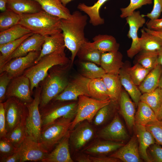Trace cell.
<instances>
[{
    "label": "cell",
    "mask_w": 162,
    "mask_h": 162,
    "mask_svg": "<svg viewBox=\"0 0 162 162\" xmlns=\"http://www.w3.org/2000/svg\"><path fill=\"white\" fill-rule=\"evenodd\" d=\"M109 92L110 99L117 101L122 91V85L119 75L106 74L102 77Z\"/></svg>",
    "instance_id": "obj_33"
},
{
    "label": "cell",
    "mask_w": 162,
    "mask_h": 162,
    "mask_svg": "<svg viewBox=\"0 0 162 162\" xmlns=\"http://www.w3.org/2000/svg\"><path fill=\"white\" fill-rule=\"evenodd\" d=\"M34 33L31 32L23 37L7 43L0 45V67L3 64L7 58L26 38Z\"/></svg>",
    "instance_id": "obj_41"
},
{
    "label": "cell",
    "mask_w": 162,
    "mask_h": 162,
    "mask_svg": "<svg viewBox=\"0 0 162 162\" xmlns=\"http://www.w3.org/2000/svg\"><path fill=\"white\" fill-rule=\"evenodd\" d=\"M162 74V67L158 64L150 71L138 86L141 92H150L157 88Z\"/></svg>",
    "instance_id": "obj_29"
},
{
    "label": "cell",
    "mask_w": 162,
    "mask_h": 162,
    "mask_svg": "<svg viewBox=\"0 0 162 162\" xmlns=\"http://www.w3.org/2000/svg\"><path fill=\"white\" fill-rule=\"evenodd\" d=\"M12 80L7 89L6 98L14 97L26 104L32 102L33 98L28 78L23 74Z\"/></svg>",
    "instance_id": "obj_13"
},
{
    "label": "cell",
    "mask_w": 162,
    "mask_h": 162,
    "mask_svg": "<svg viewBox=\"0 0 162 162\" xmlns=\"http://www.w3.org/2000/svg\"><path fill=\"white\" fill-rule=\"evenodd\" d=\"M61 102L59 104H48L40 109L42 129L61 117L74 119L77 112V102L61 103Z\"/></svg>",
    "instance_id": "obj_8"
},
{
    "label": "cell",
    "mask_w": 162,
    "mask_h": 162,
    "mask_svg": "<svg viewBox=\"0 0 162 162\" xmlns=\"http://www.w3.org/2000/svg\"><path fill=\"white\" fill-rule=\"evenodd\" d=\"M93 42H86L89 46L97 49L102 52H116L118 51L119 44L112 36L99 34L93 38Z\"/></svg>",
    "instance_id": "obj_24"
},
{
    "label": "cell",
    "mask_w": 162,
    "mask_h": 162,
    "mask_svg": "<svg viewBox=\"0 0 162 162\" xmlns=\"http://www.w3.org/2000/svg\"><path fill=\"white\" fill-rule=\"evenodd\" d=\"M97 137L104 140L116 142H123L129 138L125 128L118 114L112 121L98 133Z\"/></svg>",
    "instance_id": "obj_15"
},
{
    "label": "cell",
    "mask_w": 162,
    "mask_h": 162,
    "mask_svg": "<svg viewBox=\"0 0 162 162\" xmlns=\"http://www.w3.org/2000/svg\"><path fill=\"white\" fill-rule=\"evenodd\" d=\"M18 151L21 156L20 162L42 161L49 153L41 142L34 140L28 136L18 148Z\"/></svg>",
    "instance_id": "obj_11"
},
{
    "label": "cell",
    "mask_w": 162,
    "mask_h": 162,
    "mask_svg": "<svg viewBox=\"0 0 162 162\" xmlns=\"http://www.w3.org/2000/svg\"><path fill=\"white\" fill-rule=\"evenodd\" d=\"M94 133L93 128L87 121L80 123L70 130L69 142L72 148L76 150L80 149L92 140Z\"/></svg>",
    "instance_id": "obj_16"
},
{
    "label": "cell",
    "mask_w": 162,
    "mask_h": 162,
    "mask_svg": "<svg viewBox=\"0 0 162 162\" xmlns=\"http://www.w3.org/2000/svg\"><path fill=\"white\" fill-rule=\"evenodd\" d=\"M20 16L9 9L0 14V32L7 30L19 24Z\"/></svg>",
    "instance_id": "obj_43"
},
{
    "label": "cell",
    "mask_w": 162,
    "mask_h": 162,
    "mask_svg": "<svg viewBox=\"0 0 162 162\" xmlns=\"http://www.w3.org/2000/svg\"><path fill=\"white\" fill-rule=\"evenodd\" d=\"M18 150L5 138L0 139V158L6 157L17 152Z\"/></svg>",
    "instance_id": "obj_48"
},
{
    "label": "cell",
    "mask_w": 162,
    "mask_h": 162,
    "mask_svg": "<svg viewBox=\"0 0 162 162\" xmlns=\"http://www.w3.org/2000/svg\"><path fill=\"white\" fill-rule=\"evenodd\" d=\"M27 113V109H25L21 121L10 131L7 133L5 138L14 146L19 148L27 136L26 122Z\"/></svg>",
    "instance_id": "obj_28"
},
{
    "label": "cell",
    "mask_w": 162,
    "mask_h": 162,
    "mask_svg": "<svg viewBox=\"0 0 162 162\" xmlns=\"http://www.w3.org/2000/svg\"><path fill=\"white\" fill-rule=\"evenodd\" d=\"M117 101L111 100L110 104L98 111L94 117V123L95 125L104 124L112 116L117 109Z\"/></svg>",
    "instance_id": "obj_39"
},
{
    "label": "cell",
    "mask_w": 162,
    "mask_h": 162,
    "mask_svg": "<svg viewBox=\"0 0 162 162\" xmlns=\"http://www.w3.org/2000/svg\"><path fill=\"white\" fill-rule=\"evenodd\" d=\"M162 12V0H154V5L151 12L144 16L149 18L151 20L159 18Z\"/></svg>",
    "instance_id": "obj_50"
},
{
    "label": "cell",
    "mask_w": 162,
    "mask_h": 162,
    "mask_svg": "<svg viewBox=\"0 0 162 162\" xmlns=\"http://www.w3.org/2000/svg\"><path fill=\"white\" fill-rule=\"evenodd\" d=\"M12 80L6 72L0 73V102L2 103L6 98V94L8 85Z\"/></svg>",
    "instance_id": "obj_49"
},
{
    "label": "cell",
    "mask_w": 162,
    "mask_h": 162,
    "mask_svg": "<svg viewBox=\"0 0 162 162\" xmlns=\"http://www.w3.org/2000/svg\"><path fill=\"white\" fill-rule=\"evenodd\" d=\"M44 37V42L39 55L34 64L37 63L44 56L55 51L65 49L66 47L62 32Z\"/></svg>",
    "instance_id": "obj_21"
},
{
    "label": "cell",
    "mask_w": 162,
    "mask_h": 162,
    "mask_svg": "<svg viewBox=\"0 0 162 162\" xmlns=\"http://www.w3.org/2000/svg\"><path fill=\"white\" fill-rule=\"evenodd\" d=\"M158 87L159 88L162 90V74L160 78Z\"/></svg>",
    "instance_id": "obj_61"
},
{
    "label": "cell",
    "mask_w": 162,
    "mask_h": 162,
    "mask_svg": "<svg viewBox=\"0 0 162 162\" xmlns=\"http://www.w3.org/2000/svg\"><path fill=\"white\" fill-rule=\"evenodd\" d=\"M92 162H118L121 161L118 159L106 156L94 157L90 156Z\"/></svg>",
    "instance_id": "obj_53"
},
{
    "label": "cell",
    "mask_w": 162,
    "mask_h": 162,
    "mask_svg": "<svg viewBox=\"0 0 162 162\" xmlns=\"http://www.w3.org/2000/svg\"><path fill=\"white\" fill-rule=\"evenodd\" d=\"M146 28L154 30H162V18L150 20L146 24Z\"/></svg>",
    "instance_id": "obj_52"
},
{
    "label": "cell",
    "mask_w": 162,
    "mask_h": 162,
    "mask_svg": "<svg viewBox=\"0 0 162 162\" xmlns=\"http://www.w3.org/2000/svg\"><path fill=\"white\" fill-rule=\"evenodd\" d=\"M44 38V36L38 34H33L30 36L10 54L2 65L12 59L25 56L30 52L40 51Z\"/></svg>",
    "instance_id": "obj_17"
},
{
    "label": "cell",
    "mask_w": 162,
    "mask_h": 162,
    "mask_svg": "<svg viewBox=\"0 0 162 162\" xmlns=\"http://www.w3.org/2000/svg\"><path fill=\"white\" fill-rule=\"evenodd\" d=\"M135 116V124L145 125L148 123L157 119L156 116L151 107L146 104L140 101Z\"/></svg>",
    "instance_id": "obj_36"
},
{
    "label": "cell",
    "mask_w": 162,
    "mask_h": 162,
    "mask_svg": "<svg viewBox=\"0 0 162 162\" xmlns=\"http://www.w3.org/2000/svg\"><path fill=\"white\" fill-rule=\"evenodd\" d=\"M78 100L76 113L71 122L70 130L85 120L91 122L98 111L111 101L110 98L100 100L84 95L80 96Z\"/></svg>",
    "instance_id": "obj_5"
},
{
    "label": "cell",
    "mask_w": 162,
    "mask_h": 162,
    "mask_svg": "<svg viewBox=\"0 0 162 162\" xmlns=\"http://www.w3.org/2000/svg\"><path fill=\"white\" fill-rule=\"evenodd\" d=\"M8 0H0V10L2 12L7 10V4Z\"/></svg>",
    "instance_id": "obj_57"
},
{
    "label": "cell",
    "mask_w": 162,
    "mask_h": 162,
    "mask_svg": "<svg viewBox=\"0 0 162 162\" xmlns=\"http://www.w3.org/2000/svg\"><path fill=\"white\" fill-rule=\"evenodd\" d=\"M88 16L80 11H74L70 18L61 19L60 28L65 45L71 53V62L73 63L77 52L82 45L87 41L84 29L87 24Z\"/></svg>",
    "instance_id": "obj_1"
},
{
    "label": "cell",
    "mask_w": 162,
    "mask_h": 162,
    "mask_svg": "<svg viewBox=\"0 0 162 162\" xmlns=\"http://www.w3.org/2000/svg\"><path fill=\"white\" fill-rule=\"evenodd\" d=\"M44 80L40 94V109L46 106L61 93L69 82L64 71L61 69L51 71Z\"/></svg>",
    "instance_id": "obj_4"
},
{
    "label": "cell",
    "mask_w": 162,
    "mask_h": 162,
    "mask_svg": "<svg viewBox=\"0 0 162 162\" xmlns=\"http://www.w3.org/2000/svg\"><path fill=\"white\" fill-rule=\"evenodd\" d=\"M32 32L29 29L17 24L5 31L0 32V45L19 39Z\"/></svg>",
    "instance_id": "obj_35"
},
{
    "label": "cell",
    "mask_w": 162,
    "mask_h": 162,
    "mask_svg": "<svg viewBox=\"0 0 162 162\" xmlns=\"http://www.w3.org/2000/svg\"><path fill=\"white\" fill-rule=\"evenodd\" d=\"M126 20L129 26L127 36L132 39L131 46L127 53L128 56L131 58L141 51L138 31L146 23V20L144 16L140 14V12L137 11H134L131 15L126 17Z\"/></svg>",
    "instance_id": "obj_12"
},
{
    "label": "cell",
    "mask_w": 162,
    "mask_h": 162,
    "mask_svg": "<svg viewBox=\"0 0 162 162\" xmlns=\"http://www.w3.org/2000/svg\"><path fill=\"white\" fill-rule=\"evenodd\" d=\"M158 62L162 67V48L158 52Z\"/></svg>",
    "instance_id": "obj_59"
},
{
    "label": "cell",
    "mask_w": 162,
    "mask_h": 162,
    "mask_svg": "<svg viewBox=\"0 0 162 162\" xmlns=\"http://www.w3.org/2000/svg\"><path fill=\"white\" fill-rule=\"evenodd\" d=\"M143 28L146 32L162 39V30H154L145 27Z\"/></svg>",
    "instance_id": "obj_55"
},
{
    "label": "cell",
    "mask_w": 162,
    "mask_h": 162,
    "mask_svg": "<svg viewBox=\"0 0 162 162\" xmlns=\"http://www.w3.org/2000/svg\"><path fill=\"white\" fill-rule=\"evenodd\" d=\"M118 75L122 86L137 106L140 101L141 92L131 79L126 68L123 67L121 68Z\"/></svg>",
    "instance_id": "obj_31"
},
{
    "label": "cell",
    "mask_w": 162,
    "mask_h": 162,
    "mask_svg": "<svg viewBox=\"0 0 162 162\" xmlns=\"http://www.w3.org/2000/svg\"><path fill=\"white\" fill-rule=\"evenodd\" d=\"M90 79L79 75L69 82L64 90L53 99L55 101L76 100L82 95L89 97L88 85Z\"/></svg>",
    "instance_id": "obj_9"
},
{
    "label": "cell",
    "mask_w": 162,
    "mask_h": 162,
    "mask_svg": "<svg viewBox=\"0 0 162 162\" xmlns=\"http://www.w3.org/2000/svg\"><path fill=\"white\" fill-rule=\"evenodd\" d=\"M64 50L56 51L44 56L37 63L25 70L23 74L30 80L32 92L34 88L38 87L40 82L47 76L48 72L51 68L56 65H64L69 62Z\"/></svg>",
    "instance_id": "obj_3"
},
{
    "label": "cell",
    "mask_w": 162,
    "mask_h": 162,
    "mask_svg": "<svg viewBox=\"0 0 162 162\" xmlns=\"http://www.w3.org/2000/svg\"><path fill=\"white\" fill-rule=\"evenodd\" d=\"M72 0H60L62 4L65 6Z\"/></svg>",
    "instance_id": "obj_60"
},
{
    "label": "cell",
    "mask_w": 162,
    "mask_h": 162,
    "mask_svg": "<svg viewBox=\"0 0 162 162\" xmlns=\"http://www.w3.org/2000/svg\"><path fill=\"white\" fill-rule=\"evenodd\" d=\"M148 157L151 162H162V147L155 143L147 150Z\"/></svg>",
    "instance_id": "obj_47"
},
{
    "label": "cell",
    "mask_w": 162,
    "mask_h": 162,
    "mask_svg": "<svg viewBox=\"0 0 162 162\" xmlns=\"http://www.w3.org/2000/svg\"><path fill=\"white\" fill-rule=\"evenodd\" d=\"M140 101L149 106L156 116L162 103V90L158 87L152 92L143 93L141 96Z\"/></svg>",
    "instance_id": "obj_38"
},
{
    "label": "cell",
    "mask_w": 162,
    "mask_h": 162,
    "mask_svg": "<svg viewBox=\"0 0 162 162\" xmlns=\"http://www.w3.org/2000/svg\"><path fill=\"white\" fill-rule=\"evenodd\" d=\"M40 52H31L25 56L11 60L0 67V73L6 72L11 79L21 75L25 70L34 65Z\"/></svg>",
    "instance_id": "obj_10"
},
{
    "label": "cell",
    "mask_w": 162,
    "mask_h": 162,
    "mask_svg": "<svg viewBox=\"0 0 162 162\" xmlns=\"http://www.w3.org/2000/svg\"><path fill=\"white\" fill-rule=\"evenodd\" d=\"M126 69L131 79L137 86L141 84L151 70L145 68L138 63Z\"/></svg>",
    "instance_id": "obj_44"
},
{
    "label": "cell",
    "mask_w": 162,
    "mask_h": 162,
    "mask_svg": "<svg viewBox=\"0 0 162 162\" xmlns=\"http://www.w3.org/2000/svg\"><path fill=\"white\" fill-rule=\"evenodd\" d=\"M7 134L5 116V110L3 103H0V138H5Z\"/></svg>",
    "instance_id": "obj_51"
},
{
    "label": "cell",
    "mask_w": 162,
    "mask_h": 162,
    "mask_svg": "<svg viewBox=\"0 0 162 162\" xmlns=\"http://www.w3.org/2000/svg\"><path fill=\"white\" fill-rule=\"evenodd\" d=\"M122 55L118 51L102 52L100 65L106 74L118 75L123 67Z\"/></svg>",
    "instance_id": "obj_20"
},
{
    "label": "cell",
    "mask_w": 162,
    "mask_h": 162,
    "mask_svg": "<svg viewBox=\"0 0 162 162\" xmlns=\"http://www.w3.org/2000/svg\"><path fill=\"white\" fill-rule=\"evenodd\" d=\"M70 130L48 154L42 162H73L69 151Z\"/></svg>",
    "instance_id": "obj_19"
},
{
    "label": "cell",
    "mask_w": 162,
    "mask_h": 162,
    "mask_svg": "<svg viewBox=\"0 0 162 162\" xmlns=\"http://www.w3.org/2000/svg\"><path fill=\"white\" fill-rule=\"evenodd\" d=\"M110 156L124 162H142L139 153L137 136L134 135L126 144L116 151Z\"/></svg>",
    "instance_id": "obj_18"
},
{
    "label": "cell",
    "mask_w": 162,
    "mask_h": 162,
    "mask_svg": "<svg viewBox=\"0 0 162 162\" xmlns=\"http://www.w3.org/2000/svg\"><path fill=\"white\" fill-rule=\"evenodd\" d=\"M7 8L19 15L34 14L43 10L40 4L34 0H8Z\"/></svg>",
    "instance_id": "obj_22"
},
{
    "label": "cell",
    "mask_w": 162,
    "mask_h": 162,
    "mask_svg": "<svg viewBox=\"0 0 162 162\" xmlns=\"http://www.w3.org/2000/svg\"><path fill=\"white\" fill-rule=\"evenodd\" d=\"M124 145V142L103 140L95 142L85 148L83 152L88 154H105L115 151Z\"/></svg>",
    "instance_id": "obj_27"
},
{
    "label": "cell",
    "mask_w": 162,
    "mask_h": 162,
    "mask_svg": "<svg viewBox=\"0 0 162 162\" xmlns=\"http://www.w3.org/2000/svg\"><path fill=\"white\" fill-rule=\"evenodd\" d=\"M158 119L162 121V103L156 115Z\"/></svg>",
    "instance_id": "obj_58"
},
{
    "label": "cell",
    "mask_w": 162,
    "mask_h": 162,
    "mask_svg": "<svg viewBox=\"0 0 162 162\" xmlns=\"http://www.w3.org/2000/svg\"><path fill=\"white\" fill-rule=\"evenodd\" d=\"M152 0H130L129 5L126 8H120L122 18H126L131 15L136 9L140 8L143 5L152 3Z\"/></svg>",
    "instance_id": "obj_46"
},
{
    "label": "cell",
    "mask_w": 162,
    "mask_h": 162,
    "mask_svg": "<svg viewBox=\"0 0 162 162\" xmlns=\"http://www.w3.org/2000/svg\"><path fill=\"white\" fill-rule=\"evenodd\" d=\"M88 88L90 97L100 100L110 98L108 91L102 78L90 79Z\"/></svg>",
    "instance_id": "obj_34"
},
{
    "label": "cell",
    "mask_w": 162,
    "mask_h": 162,
    "mask_svg": "<svg viewBox=\"0 0 162 162\" xmlns=\"http://www.w3.org/2000/svg\"><path fill=\"white\" fill-rule=\"evenodd\" d=\"M76 160L78 162H92L90 156L85 154L78 156L76 158Z\"/></svg>",
    "instance_id": "obj_56"
},
{
    "label": "cell",
    "mask_w": 162,
    "mask_h": 162,
    "mask_svg": "<svg viewBox=\"0 0 162 162\" xmlns=\"http://www.w3.org/2000/svg\"><path fill=\"white\" fill-rule=\"evenodd\" d=\"M138 54L137 63L146 69L151 70L158 64L157 52L141 50Z\"/></svg>",
    "instance_id": "obj_42"
},
{
    "label": "cell",
    "mask_w": 162,
    "mask_h": 162,
    "mask_svg": "<svg viewBox=\"0 0 162 162\" xmlns=\"http://www.w3.org/2000/svg\"><path fill=\"white\" fill-rule=\"evenodd\" d=\"M145 126L153 135L156 143L162 146V121L157 119L148 123Z\"/></svg>",
    "instance_id": "obj_45"
},
{
    "label": "cell",
    "mask_w": 162,
    "mask_h": 162,
    "mask_svg": "<svg viewBox=\"0 0 162 162\" xmlns=\"http://www.w3.org/2000/svg\"><path fill=\"white\" fill-rule=\"evenodd\" d=\"M119 100L121 113L128 128L131 129L135 124V103L131 100L126 92L123 90H122Z\"/></svg>",
    "instance_id": "obj_25"
},
{
    "label": "cell",
    "mask_w": 162,
    "mask_h": 162,
    "mask_svg": "<svg viewBox=\"0 0 162 162\" xmlns=\"http://www.w3.org/2000/svg\"><path fill=\"white\" fill-rule=\"evenodd\" d=\"M136 129L140 156L145 161L151 162L148 157L147 150L150 146L156 143L155 140L144 125L136 124Z\"/></svg>",
    "instance_id": "obj_23"
},
{
    "label": "cell",
    "mask_w": 162,
    "mask_h": 162,
    "mask_svg": "<svg viewBox=\"0 0 162 162\" xmlns=\"http://www.w3.org/2000/svg\"><path fill=\"white\" fill-rule=\"evenodd\" d=\"M21 156L18 151L9 156L0 158V162H20Z\"/></svg>",
    "instance_id": "obj_54"
},
{
    "label": "cell",
    "mask_w": 162,
    "mask_h": 162,
    "mask_svg": "<svg viewBox=\"0 0 162 162\" xmlns=\"http://www.w3.org/2000/svg\"><path fill=\"white\" fill-rule=\"evenodd\" d=\"M20 24L34 34L44 36L62 32L61 19L42 10L36 13L20 15Z\"/></svg>",
    "instance_id": "obj_2"
},
{
    "label": "cell",
    "mask_w": 162,
    "mask_h": 162,
    "mask_svg": "<svg viewBox=\"0 0 162 162\" xmlns=\"http://www.w3.org/2000/svg\"><path fill=\"white\" fill-rule=\"evenodd\" d=\"M42 88L37 89L32 101L26 104L27 109L26 127L27 136L40 142L42 129V121L39 105Z\"/></svg>",
    "instance_id": "obj_7"
},
{
    "label": "cell",
    "mask_w": 162,
    "mask_h": 162,
    "mask_svg": "<svg viewBox=\"0 0 162 162\" xmlns=\"http://www.w3.org/2000/svg\"><path fill=\"white\" fill-rule=\"evenodd\" d=\"M141 36L139 41L141 50L158 52L162 48V39L141 30Z\"/></svg>",
    "instance_id": "obj_32"
},
{
    "label": "cell",
    "mask_w": 162,
    "mask_h": 162,
    "mask_svg": "<svg viewBox=\"0 0 162 162\" xmlns=\"http://www.w3.org/2000/svg\"><path fill=\"white\" fill-rule=\"evenodd\" d=\"M41 5L46 13L60 19L70 18L71 14L69 10L64 6L60 0H34Z\"/></svg>",
    "instance_id": "obj_26"
},
{
    "label": "cell",
    "mask_w": 162,
    "mask_h": 162,
    "mask_svg": "<svg viewBox=\"0 0 162 162\" xmlns=\"http://www.w3.org/2000/svg\"><path fill=\"white\" fill-rule=\"evenodd\" d=\"M108 0H98L91 6H87L84 3H80L78 5L77 8L88 16L90 23L93 26H98L104 22V19L100 17L99 12L101 6Z\"/></svg>",
    "instance_id": "obj_30"
},
{
    "label": "cell",
    "mask_w": 162,
    "mask_h": 162,
    "mask_svg": "<svg viewBox=\"0 0 162 162\" xmlns=\"http://www.w3.org/2000/svg\"><path fill=\"white\" fill-rule=\"evenodd\" d=\"M81 67V75L90 79L102 78L106 74L102 67L93 62H82Z\"/></svg>",
    "instance_id": "obj_40"
},
{
    "label": "cell",
    "mask_w": 162,
    "mask_h": 162,
    "mask_svg": "<svg viewBox=\"0 0 162 162\" xmlns=\"http://www.w3.org/2000/svg\"><path fill=\"white\" fill-rule=\"evenodd\" d=\"M3 103L8 133L20 122L26 106V104L14 97L8 98Z\"/></svg>",
    "instance_id": "obj_14"
},
{
    "label": "cell",
    "mask_w": 162,
    "mask_h": 162,
    "mask_svg": "<svg viewBox=\"0 0 162 162\" xmlns=\"http://www.w3.org/2000/svg\"><path fill=\"white\" fill-rule=\"evenodd\" d=\"M86 42L79 50L77 56L81 60L100 65L102 52L88 46Z\"/></svg>",
    "instance_id": "obj_37"
},
{
    "label": "cell",
    "mask_w": 162,
    "mask_h": 162,
    "mask_svg": "<svg viewBox=\"0 0 162 162\" xmlns=\"http://www.w3.org/2000/svg\"><path fill=\"white\" fill-rule=\"evenodd\" d=\"M72 120L61 117L42 129L40 142L49 152L70 130Z\"/></svg>",
    "instance_id": "obj_6"
}]
</instances>
